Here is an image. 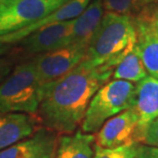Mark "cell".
<instances>
[{
	"instance_id": "obj_1",
	"label": "cell",
	"mask_w": 158,
	"mask_h": 158,
	"mask_svg": "<svg viewBox=\"0 0 158 158\" xmlns=\"http://www.w3.org/2000/svg\"><path fill=\"white\" fill-rule=\"evenodd\" d=\"M114 68L94 66L83 60L70 72L42 85L37 114L45 127L72 134L81 124L90 100L109 81Z\"/></svg>"
},
{
	"instance_id": "obj_2",
	"label": "cell",
	"mask_w": 158,
	"mask_h": 158,
	"mask_svg": "<svg viewBox=\"0 0 158 158\" xmlns=\"http://www.w3.org/2000/svg\"><path fill=\"white\" fill-rule=\"evenodd\" d=\"M137 33L131 17L105 11L88 43L84 60L94 66L115 68L134 48Z\"/></svg>"
},
{
	"instance_id": "obj_3",
	"label": "cell",
	"mask_w": 158,
	"mask_h": 158,
	"mask_svg": "<svg viewBox=\"0 0 158 158\" xmlns=\"http://www.w3.org/2000/svg\"><path fill=\"white\" fill-rule=\"evenodd\" d=\"M41 88L33 58L23 61L0 83V112L37 114Z\"/></svg>"
},
{
	"instance_id": "obj_4",
	"label": "cell",
	"mask_w": 158,
	"mask_h": 158,
	"mask_svg": "<svg viewBox=\"0 0 158 158\" xmlns=\"http://www.w3.org/2000/svg\"><path fill=\"white\" fill-rule=\"evenodd\" d=\"M135 85L125 80L113 79L105 83L90 100L81 131L87 134L99 131L107 120L134 107Z\"/></svg>"
},
{
	"instance_id": "obj_5",
	"label": "cell",
	"mask_w": 158,
	"mask_h": 158,
	"mask_svg": "<svg viewBox=\"0 0 158 158\" xmlns=\"http://www.w3.org/2000/svg\"><path fill=\"white\" fill-rule=\"evenodd\" d=\"M70 0H0V37L17 32Z\"/></svg>"
},
{
	"instance_id": "obj_6",
	"label": "cell",
	"mask_w": 158,
	"mask_h": 158,
	"mask_svg": "<svg viewBox=\"0 0 158 158\" xmlns=\"http://www.w3.org/2000/svg\"><path fill=\"white\" fill-rule=\"evenodd\" d=\"M86 49L83 45L69 44L32 56L41 85L52 83L74 69L84 60Z\"/></svg>"
},
{
	"instance_id": "obj_7",
	"label": "cell",
	"mask_w": 158,
	"mask_h": 158,
	"mask_svg": "<svg viewBox=\"0 0 158 158\" xmlns=\"http://www.w3.org/2000/svg\"><path fill=\"white\" fill-rule=\"evenodd\" d=\"M155 9L149 8L132 18L137 33V47L147 73L158 78V33L155 26Z\"/></svg>"
},
{
	"instance_id": "obj_8",
	"label": "cell",
	"mask_w": 158,
	"mask_h": 158,
	"mask_svg": "<svg viewBox=\"0 0 158 158\" xmlns=\"http://www.w3.org/2000/svg\"><path fill=\"white\" fill-rule=\"evenodd\" d=\"M139 117L135 110L129 108L108 119L99 129L96 145L103 148H115L135 142Z\"/></svg>"
},
{
	"instance_id": "obj_9",
	"label": "cell",
	"mask_w": 158,
	"mask_h": 158,
	"mask_svg": "<svg viewBox=\"0 0 158 158\" xmlns=\"http://www.w3.org/2000/svg\"><path fill=\"white\" fill-rule=\"evenodd\" d=\"M73 20L52 24L35 31L15 44L32 56L60 48L68 45Z\"/></svg>"
},
{
	"instance_id": "obj_10",
	"label": "cell",
	"mask_w": 158,
	"mask_h": 158,
	"mask_svg": "<svg viewBox=\"0 0 158 158\" xmlns=\"http://www.w3.org/2000/svg\"><path fill=\"white\" fill-rule=\"evenodd\" d=\"M58 141L56 131L41 127L1 151L0 158H55Z\"/></svg>"
},
{
	"instance_id": "obj_11",
	"label": "cell",
	"mask_w": 158,
	"mask_h": 158,
	"mask_svg": "<svg viewBox=\"0 0 158 158\" xmlns=\"http://www.w3.org/2000/svg\"><path fill=\"white\" fill-rule=\"evenodd\" d=\"M132 108L139 117L135 138V141L139 143L142 142L148 125L158 117V78L149 75L138 82Z\"/></svg>"
},
{
	"instance_id": "obj_12",
	"label": "cell",
	"mask_w": 158,
	"mask_h": 158,
	"mask_svg": "<svg viewBox=\"0 0 158 158\" xmlns=\"http://www.w3.org/2000/svg\"><path fill=\"white\" fill-rule=\"evenodd\" d=\"M90 1L91 0H70V1L66 2L64 5H62L61 7L56 9V10L50 12V14L38 21L34 22L29 26L17 31V32L1 36L0 37V42L14 44L15 45L20 40L30 35V34H32L35 31L41 29V28L49 26V25L55 23H60V22L74 20L87 7V5L89 4Z\"/></svg>"
},
{
	"instance_id": "obj_13",
	"label": "cell",
	"mask_w": 158,
	"mask_h": 158,
	"mask_svg": "<svg viewBox=\"0 0 158 158\" xmlns=\"http://www.w3.org/2000/svg\"><path fill=\"white\" fill-rule=\"evenodd\" d=\"M36 121L26 113L0 112V152L35 131Z\"/></svg>"
},
{
	"instance_id": "obj_14",
	"label": "cell",
	"mask_w": 158,
	"mask_h": 158,
	"mask_svg": "<svg viewBox=\"0 0 158 158\" xmlns=\"http://www.w3.org/2000/svg\"><path fill=\"white\" fill-rule=\"evenodd\" d=\"M104 15L103 0H93L87 7L73 20V25L69 36V44L88 46Z\"/></svg>"
},
{
	"instance_id": "obj_15",
	"label": "cell",
	"mask_w": 158,
	"mask_h": 158,
	"mask_svg": "<svg viewBox=\"0 0 158 158\" xmlns=\"http://www.w3.org/2000/svg\"><path fill=\"white\" fill-rule=\"evenodd\" d=\"M94 140L93 134L82 131L62 135L58 141L55 158H94Z\"/></svg>"
},
{
	"instance_id": "obj_16",
	"label": "cell",
	"mask_w": 158,
	"mask_h": 158,
	"mask_svg": "<svg viewBox=\"0 0 158 158\" xmlns=\"http://www.w3.org/2000/svg\"><path fill=\"white\" fill-rule=\"evenodd\" d=\"M148 76L146 69L142 62L135 44L131 52L126 53L119 64L114 68L112 77L117 80H125L131 83H138Z\"/></svg>"
},
{
	"instance_id": "obj_17",
	"label": "cell",
	"mask_w": 158,
	"mask_h": 158,
	"mask_svg": "<svg viewBox=\"0 0 158 158\" xmlns=\"http://www.w3.org/2000/svg\"><path fill=\"white\" fill-rule=\"evenodd\" d=\"M158 0H103L105 11L134 18L142 11L156 7Z\"/></svg>"
},
{
	"instance_id": "obj_18",
	"label": "cell",
	"mask_w": 158,
	"mask_h": 158,
	"mask_svg": "<svg viewBox=\"0 0 158 158\" xmlns=\"http://www.w3.org/2000/svg\"><path fill=\"white\" fill-rule=\"evenodd\" d=\"M138 148V142H131L115 148H103L96 145L94 158H137Z\"/></svg>"
},
{
	"instance_id": "obj_19",
	"label": "cell",
	"mask_w": 158,
	"mask_h": 158,
	"mask_svg": "<svg viewBox=\"0 0 158 158\" xmlns=\"http://www.w3.org/2000/svg\"><path fill=\"white\" fill-rule=\"evenodd\" d=\"M142 143L158 148V117L148 125L144 132Z\"/></svg>"
},
{
	"instance_id": "obj_20",
	"label": "cell",
	"mask_w": 158,
	"mask_h": 158,
	"mask_svg": "<svg viewBox=\"0 0 158 158\" xmlns=\"http://www.w3.org/2000/svg\"><path fill=\"white\" fill-rule=\"evenodd\" d=\"M15 67V58L10 56H0V83L8 76Z\"/></svg>"
},
{
	"instance_id": "obj_21",
	"label": "cell",
	"mask_w": 158,
	"mask_h": 158,
	"mask_svg": "<svg viewBox=\"0 0 158 158\" xmlns=\"http://www.w3.org/2000/svg\"><path fill=\"white\" fill-rule=\"evenodd\" d=\"M137 158H158V148L148 145H139Z\"/></svg>"
},
{
	"instance_id": "obj_22",
	"label": "cell",
	"mask_w": 158,
	"mask_h": 158,
	"mask_svg": "<svg viewBox=\"0 0 158 158\" xmlns=\"http://www.w3.org/2000/svg\"><path fill=\"white\" fill-rule=\"evenodd\" d=\"M14 44H8V43H2L0 42V56L7 55L11 52Z\"/></svg>"
},
{
	"instance_id": "obj_23",
	"label": "cell",
	"mask_w": 158,
	"mask_h": 158,
	"mask_svg": "<svg viewBox=\"0 0 158 158\" xmlns=\"http://www.w3.org/2000/svg\"><path fill=\"white\" fill-rule=\"evenodd\" d=\"M155 26H156V30L158 33V6H156V9H155Z\"/></svg>"
}]
</instances>
